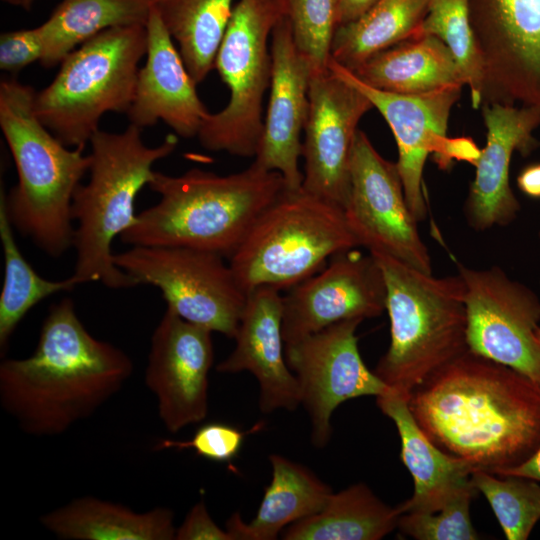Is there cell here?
<instances>
[{"mask_svg":"<svg viewBox=\"0 0 540 540\" xmlns=\"http://www.w3.org/2000/svg\"><path fill=\"white\" fill-rule=\"evenodd\" d=\"M439 38L455 57L474 109L482 104L483 72L469 19L468 0H430L416 37Z\"/></svg>","mask_w":540,"mask_h":540,"instance_id":"1f68e13d","label":"cell"},{"mask_svg":"<svg viewBox=\"0 0 540 540\" xmlns=\"http://www.w3.org/2000/svg\"><path fill=\"white\" fill-rule=\"evenodd\" d=\"M486 144L474 164L475 178L464 204L468 224L477 231L511 223L520 202L509 181L515 151L523 155L536 149L534 131L540 126V108L489 103L481 105Z\"/></svg>","mask_w":540,"mask_h":540,"instance_id":"ffe728a7","label":"cell"},{"mask_svg":"<svg viewBox=\"0 0 540 540\" xmlns=\"http://www.w3.org/2000/svg\"><path fill=\"white\" fill-rule=\"evenodd\" d=\"M328 68L363 92L388 123L398 149L396 162L408 206L418 222L426 216L423 172L430 153L446 163L463 157L475 164L480 150L470 141L447 137L448 121L463 86L421 94H398L373 88L351 71L329 60Z\"/></svg>","mask_w":540,"mask_h":540,"instance_id":"4fadbf2b","label":"cell"},{"mask_svg":"<svg viewBox=\"0 0 540 540\" xmlns=\"http://www.w3.org/2000/svg\"><path fill=\"white\" fill-rule=\"evenodd\" d=\"M146 49L143 25L112 27L84 42L36 92L37 117L63 144L84 150L105 113H127Z\"/></svg>","mask_w":540,"mask_h":540,"instance_id":"52a82bcc","label":"cell"},{"mask_svg":"<svg viewBox=\"0 0 540 540\" xmlns=\"http://www.w3.org/2000/svg\"><path fill=\"white\" fill-rule=\"evenodd\" d=\"M371 254L383 272L390 320V344L374 372L408 400L417 386L468 350L465 284L459 274L435 277Z\"/></svg>","mask_w":540,"mask_h":540,"instance_id":"8992f818","label":"cell"},{"mask_svg":"<svg viewBox=\"0 0 540 540\" xmlns=\"http://www.w3.org/2000/svg\"><path fill=\"white\" fill-rule=\"evenodd\" d=\"M154 7L198 85L215 60L233 12V0H155Z\"/></svg>","mask_w":540,"mask_h":540,"instance_id":"f546056e","label":"cell"},{"mask_svg":"<svg viewBox=\"0 0 540 540\" xmlns=\"http://www.w3.org/2000/svg\"><path fill=\"white\" fill-rule=\"evenodd\" d=\"M372 108L363 92L329 68L312 74L302 141L304 191L344 209L358 124Z\"/></svg>","mask_w":540,"mask_h":540,"instance_id":"2e32d148","label":"cell"},{"mask_svg":"<svg viewBox=\"0 0 540 540\" xmlns=\"http://www.w3.org/2000/svg\"><path fill=\"white\" fill-rule=\"evenodd\" d=\"M377 405L397 428L401 458L414 481L413 495L398 505L401 513L437 510L473 485L475 469L431 442L415 421L407 398L391 390L377 396Z\"/></svg>","mask_w":540,"mask_h":540,"instance_id":"603a6c76","label":"cell"},{"mask_svg":"<svg viewBox=\"0 0 540 540\" xmlns=\"http://www.w3.org/2000/svg\"><path fill=\"white\" fill-rule=\"evenodd\" d=\"M378 1L379 0H337L336 27L357 20Z\"/></svg>","mask_w":540,"mask_h":540,"instance_id":"f35d334b","label":"cell"},{"mask_svg":"<svg viewBox=\"0 0 540 540\" xmlns=\"http://www.w3.org/2000/svg\"><path fill=\"white\" fill-rule=\"evenodd\" d=\"M35 95L16 79L0 83V128L18 176L7 194L1 189L0 199L13 228L57 258L73 247L72 202L90 156L63 144L40 121Z\"/></svg>","mask_w":540,"mask_h":540,"instance_id":"277c9868","label":"cell"},{"mask_svg":"<svg viewBox=\"0 0 540 540\" xmlns=\"http://www.w3.org/2000/svg\"><path fill=\"white\" fill-rule=\"evenodd\" d=\"M40 522L65 540H171L176 534L174 512L168 508L136 512L92 496L74 499Z\"/></svg>","mask_w":540,"mask_h":540,"instance_id":"484cf974","label":"cell"},{"mask_svg":"<svg viewBox=\"0 0 540 540\" xmlns=\"http://www.w3.org/2000/svg\"><path fill=\"white\" fill-rule=\"evenodd\" d=\"M536 338H537V340H538V342L540 344V326L536 330Z\"/></svg>","mask_w":540,"mask_h":540,"instance_id":"ee69618b","label":"cell"},{"mask_svg":"<svg viewBox=\"0 0 540 540\" xmlns=\"http://www.w3.org/2000/svg\"><path fill=\"white\" fill-rule=\"evenodd\" d=\"M35 0H20V6L19 7H22L23 9L29 11L33 5V2Z\"/></svg>","mask_w":540,"mask_h":540,"instance_id":"b9f144b4","label":"cell"},{"mask_svg":"<svg viewBox=\"0 0 540 540\" xmlns=\"http://www.w3.org/2000/svg\"><path fill=\"white\" fill-rule=\"evenodd\" d=\"M272 479L254 519L245 523L238 512L226 522L232 540H274L285 527L323 509L333 491L306 466L271 454Z\"/></svg>","mask_w":540,"mask_h":540,"instance_id":"cb8c5ba5","label":"cell"},{"mask_svg":"<svg viewBox=\"0 0 540 540\" xmlns=\"http://www.w3.org/2000/svg\"><path fill=\"white\" fill-rule=\"evenodd\" d=\"M386 296L383 272L371 253L339 252L283 295L284 345L340 321L377 317L386 310Z\"/></svg>","mask_w":540,"mask_h":540,"instance_id":"e0dca14e","label":"cell"},{"mask_svg":"<svg viewBox=\"0 0 540 540\" xmlns=\"http://www.w3.org/2000/svg\"><path fill=\"white\" fill-rule=\"evenodd\" d=\"M473 486L488 500L508 540H526L540 520V483L520 475L476 470Z\"/></svg>","mask_w":540,"mask_h":540,"instance_id":"d6a6232c","label":"cell"},{"mask_svg":"<svg viewBox=\"0 0 540 540\" xmlns=\"http://www.w3.org/2000/svg\"><path fill=\"white\" fill-rule=\"evenodd\" d=\"M430 0H379L357 20L337 26L330 59L353 72L374 54L416 37Z\"/></svg>","mask_w":540,"mask_h":540,"instance_id":"f1b7e54d","label":"cell"},{"mask_svg":"<svg viewBox=\"0 0 540 540\" xmlns=\"http://www.w3.org/2000/svg\"><path fill=\"white\" fill-rule=\"evenodd\" d=\"M177 540H232L226 529H221L211 518L203 501L197 502L183 523L176 528Z\"/></svg>","mask_w":540,"mask_h":540,"instance_id":"74e56055","label":"cell"},{"mask_svg":"<svg viewBox=\"0 0 540 540\" xmlns=\"http://www.w3.org/2000/svg\"><path fill=\"white\" fill-rule=\"evenodd\" d=\"M146 30L147 58L126 113L130 124L143 129L161 120L178 136L197 137L210 112L154 6Z\"/></svg>","mask_w":540,"mask_h":540,"instance_id":"7402d4cb","label":"cell"},{"mask_svg":"<svg viewBox=\"0 0 540 540\" xmlns=\"http://www.w3.org/2000/svg\"><path fill=\"white\" fill-rule=\"evenodd\" d=\"M89 143V179L78 186L72 202L77 225L71 276L78 285L100 282L110 289L135 287L139 284L115 264L112 242L136 223L135 199L149 184L153 165L176 149L177 138L168 135L161 144L149 147L142 129L130 124L119 133L99 129Z\"/></svg>","mask_w":540,"mask_h":540,"instance_id":"5b68a950","label":"cell"},{"mask_svg":"<svg viewBox=\"0 0 540 540\" xmlns=\"http://www.w3.org/2000/svg\"><path fill=\"white\" fill-rule=\"evenodd\" d=\"M476 492L472 485L437 510L401 513L397 528L418 540H476L479 535L470 518Z\"/></svg>","mask_w":540,"mask_h":540,"instance_id":"e575fe53","label":"cell"},{"mask_svg":"<svg viewBox=\"0 0 540 540\" xmlns=\"http://www.w3.org/2000/svg\"><path fill=\"white\" fill-rule=\"evenodd\" d=\"M159 201L119 238L131 246H183L230 257L258 216L286 189L281 174L252 164L218 175L199 168L179 176L154 171Z\"/></svg>","mask_w":540,"mask_h":540,"instance_id":"3957f363","label":"cell"},{"mask_svg":"<svg viewBox=\"0 0 540 540\" xmlns=\"http://www.w3.org/2000/svg\"><path fill=\"white\" fill-rule=\"evenodd\" d=\"M352 73L373 88L398 94H421L465 85L450 49L430 35L410 38L384 49Z\"/></svg>","mask_w":540,"mask_h":540,"instance_id":"d4e9b609","label":"cell"},{"mask_svg":"<svg viewBox=\"0 0 540 540\" xmlns=\"http://www.w3.org/2000/svg\"><path fill=\"white\" fill-rule=\"evenodd\" d=\"M272 73L269 102L253 163L281 174L288 190L302 188L301 134L309 111L312 66L299 50L290 22L282 17L271 35Z\"/></svg>","mask_w":540,"mask_h":540,"instance_id":"d6986e66","label":"cell"},{"mask_svg":"<svg viewBox=\"0 0 540 540\" xmlns=\"http://www.w3.org/2000/svg\"><path fill=\"white\" fill-rule=\"evenodd\" d=\"M343 211L359 247L432 274L431 257L406 201L397 165L381 156L362 130L353 145Z\"/></svg>","mask_w":540,"mask_h":540,"instance_id":"8fae6325","label":"cell"},{"mask_svg":"<svg viewBox=\"0 0 540 540\" xmlns=\"http://www.w3.org/2000/svg\"><path fill=\"white\" fill-rule=\"evenodd\" d=\"M131 358L82 324L71 298L53 304L34 352L0 364V402L27 434L55 436L93 415L123 387Z\"/></svg>","mask_w":540,"mask_h":540,"instance_id":"7a4b0ae2","label":"cell"},{"mask_svg":"<svg viewBox=\"0 0 540 540\" xmlns=\"http://www.w3.org/2000/svg\"><path fill=\"white\" fill-rule=\"evenodd\" d=\"M356 247L342 208L302 188H286L258 216L229 264L245 293L259 286L288 290L335 254Z\"/></svg>","mask_w":540,"mask_h":540,"instance_id":"ba28073f","label":"cell"},{"mask_svg":"<svg viewBox=\"0 0 540 540\" xmlns=\"http://www.w3.org/2000/svg\"><path fill=\"white\" fill-rule=\"evenodd\" d=\"M504 475L529 477L540 483V445L534 454L521 465L509 470Z\"/></svg>","mask_w":540,"mask_h":540,"instance_id":"60d3db41","label":"cell"},{"mask_svg":"<svg viewBox=\"0 0 540 540\" xmlns=\"http://www.w3.org/2000/svg\"><path fill=\"white\" fill-rule=\"evenodd\" d=\"M294 40L313 73L328 69L337 0H284Z\"/></svg>","mask_w":540,"mask_h":540,"instance_id":"836d02e7","label":"cell"},{"mask_svg":"<svg viewBox=\"0 0 540 540\" xmlns=\"http://www.w3.org/2000/svg\"><path fill=\"white\" fill-rule=\"evenodd\" d=\"M219 253L183 246H131L115 264L139 285L157 287L182 319L234 338L247 293Z\"/></svg>","mask_w":540,"mask_h":540,"instance_id":"30bf717a","label":"cell"},{"mask_svg":"<svg viewBox=\"0 0 540 540\" xmlns=\"http://www.w3.org/2000/svg\"><path fill=\"white\" fill-rule=\"evenodd\" d=\"M482 104L540 108V0H468Z\"/></svg>","mask_w":540,"mask_h":540,"instance_id":"5bb4252c","label":"cell"},{"mask_svg":"<svg viewBox=\"0 0 540 540\" xmlns=\"http://www.w3.org/2000/svg\"><path fill=\"white\" fill-rule=\"evenodd\" d=\"M398 506L382 502L364 483L332 493L318 513L281 533L285 540H379L397 528Z\"/></svg>","mask_w":540,"mask_h":540,"instance_id":"4316f807","label":"cell"},{"mask_svg":"<svg viewBox=\"0 0 540 540\" xmlns=\"http://www.w3.org/2000/svg\"><path fill=\"white\" fill-rule=\"evenodd\" d=\"M43 41L39 27L2 33L0 36V69L17 74L26 66L40 61Z\"/></svg>","mask_w":540,"mask_h":540,"instance_id":"8d00e7d4","label":"cell"},{"mask_svg":"<svg viewBox=\"0 0 540 540\" xmlns=\"http://www.w3.org/2000/svg\"><path fill=\"white\" fill-rule=\"evenodd\" d=\"M155 0H62L39 27L45 68L97 34L117 26H146Z\"/></svg>","mask_w":540,"mask_h":540,"instance_id":"83f0119b","label":"cell"},{"mask_svg":"<svg viewBox=\"0 0 540 540\" xmlns=\"http://www.w3.org/2000/svg\"><path fill=\"white\" fill-rule=\"evenodd\" d=\"M539 240H540V231H539Z\"/></svg>","mask_w":540,"mask_h":540,"instance_id":"f6af8a7d","label":"cell"},{"mask_svg":"<svg viewBox=\"0 0 540 540\" xmlns=\"http://www.w3.org/2000/svg\"><path fill=\"white\" fill-rule=\"evenodd\" d=\"M517 185L527 196L540 198V163L526 166L517 177Z\"/></svg>","mask_w":540,"mask_h":540,"instance_id":"ab89813d","label":"cell"},{"mask_svg":"<svg viewBox=\"0 0 540 540\" xmlns=\"http://www.w3.org/2000/svg\"><path fill=\"white\" fill-rule=\"evenodd\" d=\"M286 16L284 0H238L219 47L215 69L229 90L227 105L205 120L203 148L254 158L263 130V101L270 87L269 40Z\"/></svg>","mask_w":540,"mask_h":540,"instance_id":"9c48e42d","label":"cell"},{"mask_svg":"<svg viewBox=\"0 0 540 540\" xmlns=\"http://www.w3.org/2000/svg\"><path fill=\"white\" fill-rule=\"evenodd\" d=\"M362 321H340L285 346L287 364L297 378L301 404L311 421V441L317 448L330 440L331 416L341 403L392 390L363 362L356 335Z\"/></svg>","mask_w":540,"mask_h":540,"instance_id":"9a60e30c","label":"cell"},{"mask_svg":"<svg viewBox=\"0 0 540 540\" xmlns=\"http://www.w3.org/2000/svg\"><path fill=\"white\" fill-rule=\"evenodd\" d=\"M244 437L245 433L232 425L211 422L200 426L189 440L163 439L155 449H193L205 459L229 462L238 455Z\"/></svg>","mask_w":540,"mask_h":540,"instance_id":"d590c367","label":"cell"},{"mask_svg":"<svg viewBox=\"0 0 540 540\" xmlns=\"http://www.w3.org/2000/svg\"><path fill=\"white\" fill-rule=\"evenodd\" d=\"M2 1L13 6H20V0H2Z\"/></svg>","mask_w":540,"mask_h":540,"instance_id":"7bdbcfd3","label":"cell"},{"mask_svg":"<svg viewBox=\"0 0 540 540\" xmlns=\"http://www.w3.org/2000/svg\"><path fill=\"white\" fill-rule=\"evenodd\" d=\"M439 449L496 475L540 445V384L469 350L433 373L407 400Z\"/></svg>","mask_w":540,"mask_h":540,"instance_id":"6da1fadb","label":"cell"},{"mask_svg":"<svg viewBox=\"0 0 540 540\" xmlns=\"http://www.w3.org/2000/svg\"><path fill=\"white\" fill-rule=\"evenodd\" d=\"M283 295L272 286L247 293L235 334V348L216 366L220 373L248 371L259 384V406L264 413L295 410L300 404L297 378L285 358L282 336Z\"/></svg>","mask_w":540,"mask_h":540,"instance_id":"44dd1931","label":"cell"},{"mask_svg":"<svg viewBox=\"0 0 540 540\" xmlns=\"http://www.w3.org/2000/svg\"><path fill=\"white\" fill-rule=\"evenodd\" d=\"M211 334L169 308L153 332L145 384L155 395L159 417L171 433L207 416L208 375L214 360Z\"/></svg>","mask_w":540,"mask_h":540,"instance_id":"ac0fdd59","label":"cell"},{"mask_svg":"<svg viewBox=\"0 0 540 540\" xmlns=\"http://www.w3.org/2000/svg\"><path fill=\"white\" fill-rule=\"evenodd\" d=\"M13 226L0 199V240L4 256V283L0 295V348L9 340L25 315L42 300L78 286L70 276L49 280L40 276L24 258L14 237Z\"/></svg>","mask_w":540,"mask_h":540,"instance_id":"4dcf8cb0","label":"cell"},{"mask_svg":"<svg viewBox=\"0 0 540 540\" xmlns=\"http://www.w3.org/2000/svg\"><path fill=\"white\" fill-rule=\"evenodd\" d=\"M458 274L465 284L468 350L540 384V298L497 266L459 265Z\"/></svg>","mask_w":540,"mask_h":540,"instance_id":"7c38bea8","label":"cell"}]
</instances>
